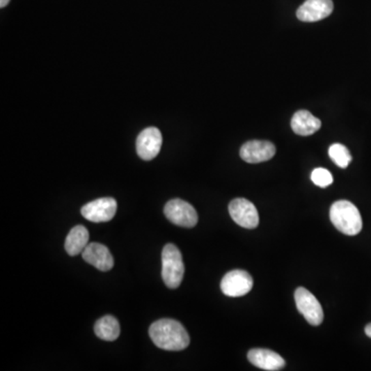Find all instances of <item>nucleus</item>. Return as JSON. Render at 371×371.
Masks as SVG:
<instances>
[{
	"label": "nucleus",
	"instance_id": "nucleus-1",
	"mask_svg": "<svg viewBox=\"0 0 371 371\" xmlns=\"http://www.w3.org/2000/svg\"><path fill=\"white\" fill-rule=\"evenodd\" d=\"M149 334L154 344L165 351H183L190 345L188 332L175 319H158L152 324Z\"/></svg>",
	"mask_w": 371,
	"mask_h": 371
},
{
	"label": "nucleus",
	"instance_id": "nucleus-2",
	"mask_svg": "<svg viewBox=\"0 0 371 371\" xmlns=\"http://www.w3.org/2000/svg\"><path fill=\"white\" fill-rule=\"evenodd\" d=\"M330 220L338 231L351 237L361 232L363 226L359 210L347 200H338L332 205Z\"/></svg>",
	"mask_w": 371,
	"mask_h": 371
},
{
	"label": "nucleus",
	"instance_id": "nucleus-3",
	"mask_svg": "<svg viewBox=\"0 0 371 371\" xmlns=\"http://www.w3.org/2000/svg\"><path fill=\"white\" fill-rule=\"evenodd\" d=\"M185 265L179 248L167 244L162 251V278L169 289L179 288L183 282Z\"/></svg>",
	"mask_w": 371,
	"mask_h": 371
},
{
	"label": "nucleus",
	"instance_id": "nucleus-4",
	"mask_svg": "<svg viewBox=\"0 0 371 371\" xmlns=\"http://www.w3.org/2000/svg\"><path fill=\"white\" fill-rule=\"evenodd\" d=\"M164 214L173 224L186 228H192L196 226L198 222L196 210L190 203L182 199L169 200L165 205Z\"/></svg>",
	"mask_w": 371,
	"mask_h": 371
},
{
	"label": "nucleus",
	"instance_id": "nucleus-5",
	"mask_svg": "<svg viewBox=\"0 0 371 371\" xmlns=\"http://www.w3.org/2000/svg\"><path fill=\"white\" fill-rule=\"evenodd\" d=\"M295 302L300 314L310 325H321L324 319L323 308L314 294L300 287L295 291Z\"/></svg>",
	"mask_w": 371,
	"mask_h": 371
},
{
	"label": "nucleus",
	"instance_id": "nucleus-6",
	"mask_svg": "<svg viewBox=\"0 0 371 371\" xmlns=\"http://www.w3.org/2000/svg\"><path fill=\"white\" fill-rule=\"evenodd\" d=\"M254 281L244 270H232L225 274L221 282V290L229 297H242L253 289Z\"/></svg>",
	"mask_w": 371,
	"mask_h": 371
},
{
	"label": "nucleus",
	"instance_id": "nucleus-7",
	"mask_svg": "<svg viewBox=\"0 0 371 371\" xmlns=\"http://www.w3.org/2000/svg\"><path fill=\"white\" fill-rule=\"evenodd\" d=\"M229 214L232 220L244 228L254 229L259 225L258 211L248 199H233L229 205Z\"/></svg>",
	"mask_w": 371,
	"mask_h": 371
},
{
	"label": "nucleus",
	"instance_id": "nucleus-8",
	"mask_svg": "<svg viewBox=\"0 0 371 371\" xmlns=\"http://www.w3.org/2000/svg\"><path fill=\"white\" fill-rule=\"evenodd\" d=\"M84 218L94 223L109 222L117 212V201L111 197L96 199L81 210Z\"/></svg>",
	"mask_w": 371,
	"mask_h": 371
},
{
	"label": "nucleus",
	"instance_id": "nucleus-9",
	"mask_svg": "<svg viewBox=\"0 0 371 371\" xmlns=\"http://www.w3.org/2000/svg\"><path fill=\"white\" fill-rule=\"evenodd\" d=\"M162 147V134L156 127L145 128L136 139V152L143 160L154 159Z\"/></svg>",
	"mask_w": 371,
	"mask_h": 371
},
{
	"label": "nucleus",
	"instance_id": "nucleus-10",
	"mask_svg": "<svg viewBox=\"0 0 371 371\" xmlns=\"http://www.w3.org/2000/svg\"><path fill=\"white\" fill-rule=\"evenodd\" d=\"M276 152V147L270 141H250L242 145L239 154L242 160L256 164L271 159Z\"/></svg>",
	"mask_w": 371,
	"mask_h": 371
},
{
	"label": "nucleus",
	"instance_id": "nucleus-11",
	"mask_svg": "<svg viewBox=\"0 0 371 371\" xmlns=\"http://www.w3.org/2000/svg\"><path fill=\"white\" fill-rule=\"evenodd\" d=\"M332 0H306L296 13L302 22H317L327 18L333 12Z\"/></svg>",
	"mask_w": 371,
	"mask_h": 371
},
{
	"label": "nucleus",
	"instance_id": "nucleus-12",
	"mask_svg": "<svg viewBox=\"0 0 371 371\" xmlns=\"http://www.w3.org/2000/svg\"><path fill=\"white\" fill-rule=\"evenodd\" d=\"M84 260L102 271H109L113 267V258L109 248L100 242H92L81 253Z\"/></svg>",
	"mask_w": 371,
	"mask_h": 371
},
{
	"label": "nucleus",
	"instance_id": "nucleus-13",
	"mask_svg": "<svg viewBox=\"0 0 371 371\" xmlns=\"http://www.w3.org/2000/svg\"><path fill=\"white\" fill-rule=\"evenodd\" d=\"M248 359L253 365L263 370H282L286 362L282 356L271 349H253L248 353Z\"/></svg>",
	"mask_w": 371,
	"mask_h": 371
},
{
	"label": "nucleus",
	"instance_id": "nucleus-14",
	"mask_svg": "<svg viewBox=\"0 0 371 371\" xmlns=\"http://www.w3.org/2000/svg\"><path fill=\"white\" fill-rule=\"evenodd\" d=\"M322 122L306 109L296 111L291 120L292 130L301 136L314 134L321 128Z\"/></svg>",
	"mask_w": 371,
	"mask_h": 371
},
{
	"label": "nucleus",
	"instance_id": "nucleus-15",
	"mask_svg": "<svg viewBox=\"0 0 371 371\" xmlns=\"http://www.w3.org/2000/svg\"><path fill=\"white\" fill-rule=\"evenodd\" d=\"M89 242V231L83 225L74 227L65 239V250L70 256H77L84 252Z\"/></svg>",
	"mask_w": 371,
	"mask_h": 371
},
{
	"label": "nucleus",
	"instance_id": "nucleus-16",
	"mask_svg": "<svg viewBox=\"0 0 371 371\" xmlns=\"http://www.w3.org/2000/svg\"><path fill=\"white\" fill-rule=\"evenodd\" d=\"M94 332L98 338L106 342H113L119 338L121 328L119 322L113 316H104L98 319L94 326Z\"/></svg>",
	"mask_w": 371,
	"mask_h": 371
},
{
	"label": "nucleus",
	"instance_id": "nucleus-17",
	"mask_svg": "<svg viewBox=\"0 0 371 371\" xmlns=\"http://www.w3.org/2000/svg\"><path fill=\"white\" fill-rule=\"evenodd\" d=\"M329 157L340 168H347L352 162V155L349 149L342 143H333L329 148Z\"/></svg>",
	"mask_w": 371,
	"mask_h": 371
},
{
	"label": "nucleus",
	"instance_id": "nucleus-18",
	"mask_svg": "<svg viewBox=\"0 0 371 371\" xmlns=\"http://www.w3.org/2000/svg\"><path fill=\"white\" fill-rule=\"evenodd\" d=\"M310 179L315 185L321 187V188H327L328 186L333 183V177H332L331 173L327 169L322 168V167L313 171Z\"/></svg>",
	"mask_w": 371,
	"mask_h": 371
},
{
	"label": "nucleus",
	"instance_id": "nucleus-19",
	"mask_svg": "<svg viewBox=\"0 0 371 371\" xmlns=\"http://www.w3.org/2000/svg\"><path fill=\"white\" fill-rule=\"evenodd\" d=\"M365 333L366 336H368V338H371V323L368 324V326L365 327Z\"/></svg>",
	"mask_w": 371,
	"mask_h": 371
},
{
	"label": "nucleus",
	"instance_id": "nucleus-20",
	"mask_svg": "<svg viewBox=\"0 0 371 371\" xmlns=\"http://www.w3.org/2000/svg\"><path fill=\"white\" fill-rule=\"evenodd\" d=\"M10 0H0V8H4V6H8Z\"/></svg>",
	"mask_w": 371,
	"mask_h": 371
}]
</instances>
